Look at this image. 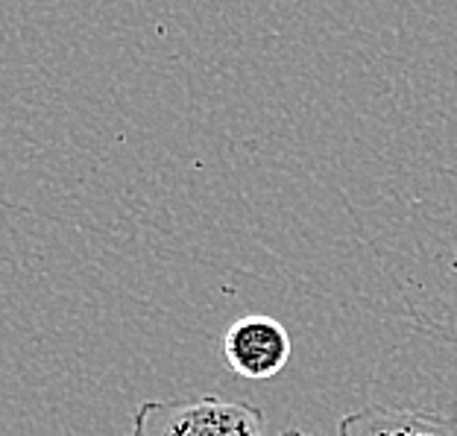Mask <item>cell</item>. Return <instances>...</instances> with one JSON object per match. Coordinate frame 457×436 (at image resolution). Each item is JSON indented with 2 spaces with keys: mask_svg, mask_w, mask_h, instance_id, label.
Segmentation results:
<instances>
[{
  "mask_svg": "<svg viewBox=\"0 0 457 436\" xmlns=\"http://www.w3.org/2000/svg\"><path fill=\"white\" fill-rule=\"evenodd\" d=\"M132 436H264V413L220 396L144 401L135 410Z\"/></svg>",
  "mask_w": 457,
  "mask_h": 436,
  "instance_id": "6da1fadb",
  "label": "cell"
},
{
  "mask_svg": "<svg viewBox=\"0 0 457 436\" xmlns=\"http://www.w3.org/2000/svg\"><path fill=\"white\" fill-rule=\"evenodd\" d=\"M226 366L249 381L276 378L290 360V334L273 317L249 314L235 319L223 337Z\"/></svg>",
  "mask_w": 457,
  "mask_h": 436,
  "instance_id": "7a4b0ae2",
  "label": "cell"
},
{
  "mask_svg": "<svg viewBox=\"0 0 457 436\" xmlns=\"http://www.w3.org/2000/svg\"><path fill=\"white\" fill-rule=\"evenodd\" d=\"M337 436H457V419L431 410L370 404L346 413L337 424Z\"/></svg>",
  "mask_w": 457,
  "mask_h": 436,
  "instance_id": "3957f363",
  "label": "cell"
},
{
  "mask_svg": "<svg viewBox=\"0 0 457 436\" xmlns=\"http://www.w3.org/2000/svg\"><path fill=\"white\" fill-rule=\"evenodd\" d=\"M282 436H320V433H305V431H294V428H290V431H285Z\"/></svg>",
  "mask_w": 457,
  "mask_h": 436,
  "instance_id": "277c9868",
  "label": "cell"
}]
</instances>
